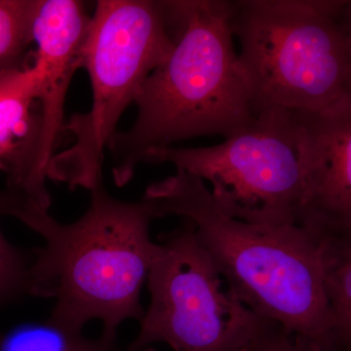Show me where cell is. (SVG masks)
Masks as SVG:
<instances>
[{"label": "cell", "instance_id": "9a60e30c", "mask_svg": "<svg viewBox=\"0 0 351 351\" xmlns=\"http://www.w3.org/2000/svg\"><path fill=\"white\" fill-rule=\"evenodd\" d=\"M249 351H301L282 328L274 322L263 327L257 339L252 343Z\"/></svg>", "mask_w": 351, "mask_h": 351}, {"label": "cell", "instance_id": "ba28073f", "mask_svg": "<svg viewBox=\"0 0 351 351\" xmlns=\"http://www.w3.org/2000/svg\"><path fill=\"white\" fill-rule=\"evenodd\" d=\"M91 16L77 0H39L34 24V68L38 75V133L22 193L49 209L48 166L63 132L64 108L71 78L82 68Z\"/></svg>", "mask_w": 351, "mask_h": 351}, {"label": "cell", "instance_id": "2e32d148", "mask_svg": "<svg viewBox=\"0 0 351 351\" xmlns=\"http://www.w3.org/2000/svg\"><path fill=\"white\" fill-rule=\"evenodd\" d=\"M114 343L106 341L101 337L98 339H86L85 343L76 351H113Z\"/></svg>", "mask_w": 351, "mask_h": 351}, {"label": "cell", "instance_id": "30bf717a", "mask_svg": "<svg viewBox=\"0 0 351 351\" xmlns=\"http://www.w3.org/2000/svg\"><path fill=\"white\" fill-rule=\"evenodd\" d=\"M38 75L31 64L0 75V170L7 186L23 189L38 133Z\"/></svg>", "mask_w": 351, "mask_h": 351}, {"label": "cell", "instance_id": "8992f818", "mask_svg": "<svg viewBox=\"0 0 351 351\" xmlns=\"http://www.w3.org/2000/svg\"><path fill=\"white\" fill-rule=\"evenodd\" d=\"M143 162L172 163L209 182L215 204L232 218L254 225H295L302 175L294 110L263 108L221 144L152 149Z\"/></svg>", "mask_w": 351, "mask_h": 351}, {"label": "cell", "instance_id": "5b68a950", "mask_svg": "<svg viewBox=\"0 0 351 351\" xmlns=\"http://www.w3.org/2000/svg\"><path fill=\"white\" fill-rule=\"evenodd\" d=\"M174 47L167 0L97 1L82 60L91 82L92 107L64 124L73 145L55 154L47 179L89 191L103 182L105 151L120 117Z\"/></svg>", "mask_w": 351, "mask_h": 351}, {"label": "cell", "instance_id": "277c9868", "mask_svg": "<svg viewBox=\"0 0 351 351\" xmlns=\"http://www.w3.org/2000/svg\"><path fill=\"white\" fill-rule=\"evenodd\" d=\"M232 29L256 112H316L351 94L350 0H237Z\"/></svg>", "mask_w": 351, "mask_h": 351}, {"label": "cell", "instance_id": "7c38bea8", "mask_svg": "<svg viewBox=\"0 0 351 351\" xmlns=\"http://www.w3.org/2000/svg\"><path fill=\"white\" fill-rule=\"evenodd\" d=\"M39 0H0V75L31 66Z\"/></svg>", "mask_w": 351, "mask_h": 351}, {"label": "cell", "instance_id": "52a82bcc", "mask_svg": "<svg viewBox=\"0 0 351 351\" xmlns=\"http://www.w3.org/2000/svg\"><path fill=\"white\" fill-rule=\"evenodd\" d=\"M147 280L151 304L125 351H243L269 322L233 295L188 219L158 244Z\"/></svg>", "mask_w": 351, "mask_h": 351}, {"label": "cell", "instance_id": "7a4b0ae2", "mask_svg": "<svg viewBox=\"0 0 351 351\" xmlns=\"http://www.w3.org/2000/svg\"><path fill=\"white\" fill-rule=\"evenodd\" d=\"M90 191L86 213L69 225L16 191L9 216L45 241L27 270V293L55 299L49 319L60 326L82 332L100 319L101 338L115 343L123 321L144 317L141 291L158 250L149 235L156 217L144 200L112 197L103 182Z\"/></svg>", "mask_w": 351, "mask_h": 351}, {"label": "cell", "instance_id": "9c48e42d", "mask_svg": "<svg viewBox=\"0 0 351 351\" xmlns=\"http://www.w3.org/2000/svg\"><path fill=\"white\" fill-rule=\"evenodd\" d=\"M294 112L302 175L295 225L318 237L351 234V94Z\"/></svg>", "mask_w": 351, "mask_h": 351}, {"label": "cell", "instance_id": "8fae6325", "mask_svg": "<svg viewBox=\"0 0 351 351\" xmlns=\"http://www.w3.org/2000/svg\"><path fill=\"white\" fill-rule=\"evenodd\" d=\"M325 300L341 343L351 350V234L320 237Z\"/></svg>", "mask_w": 351, "mask_h": 351}, {"label": "cell", "instance_id": "4fadbf2b", "mask_svg": "<svg viewBox=\"0 0 351 351\" xmlns=\"http://www.w3.org/2000/svg\"><path fill=\"white\" fill-rule=\"evenodd\" d=\"M85 341L82 332L71 331L48 319L18 325L0 335V351H76Z\"/></svg>", "mask_w": 351, "mask_h": 351}, {"label": "cell", "instance_id": "e0dca14e", "mask_svg": "<svg viewBox=\"0 0 351 351\" xmlns=\"http://www.w3.org/2000/svg\"><path fill=\"white\" fill-rule=\"evenodd\" d=\"M249 348H250V346H249ZM138 351H158V350H156V348H152V346H147V348H143V350H141ZM243 351H249V348H247V350H245Z\"/></svg>", "mask_w": 351, "mask_h": 351}, {"label": "cell", "instance_id": "3957f363", "mask_svg": "<svg viewBox=\"0 0 351 351\" xmlns=\"http://www.w3.org/2000/svg\"><path fill=\"white\" fill-rule=\"evenodd\" d=\"M175 47L143 83L137 119L108 145L115 184L131 181L152 149L202 136L228 138L257 112L233 45L232 1L168 0Z\"/></svg>", "mask_w": 351, "mask_h": 351}, {"label": "cell", "instance_id": "6da1fadb", "mask_svg": "<svg viewBox=\"0 0 351 351\" xmlns=\"http://www.w3.org/2000/svg\"><path fill=\"white\" fill-rule=\"evenodd\" d=\"M156 218L182 217L233 295L279 325L301 351H351L341 343L322 289L320 237L298 225H254L223 213L200 178L177 169L147 186Z\"/></svg>", "mask_w": 351, "mask_h": 351}, {"label": "cell", "instance_id": "5bb4252c", "mask_svg": "<svg viewBox=\"0 0 351 351\" xmlns=\"http://www.w3.org/2000/svg\"><path fill=\"white\" fill-rule=\"evenodd\" d=\"M12 199L8 189L0 191V218L9 215ZM29 265L24 254L6 239L0 228V306L27 292Z\"/></svg>", "mask_w": 351, "mask_h": 351}]
</instances>
